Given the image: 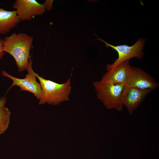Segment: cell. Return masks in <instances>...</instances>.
Instances as JSON below:
<instances>
[{"label":"cell","instance_id":"6da1fadb","mask_svg":"<svg viewBox=\"0 0 159 159\" xmlns=\"http://www.w3.org/2000/svg\"><path fill=\"white\" fill-rule=\"evenodd\" d=\"M33 37L24 33H14L3 39V50L14 59L19 72L26 70L31 57Z\"/></svg>","mask_w":159,"mask_h":159},{"label":"cell","instance_id":"7a4b0ae2","mask_svg":"<svg viewBox=\"0 0 159 159\" xmlns=\"http://www.w3.org/2000/svg\"><path fill=\"white\" fill-rule=\"evenodd\" d=\"M35 74L39 81L42 91V95L39 100V105L47 103L56 105L69 100L72 89L70 77L65 83L59 84L46 79L35 72Z\"/></svg>","mask_w":159,"mask_h":159},{"label":"cell","instance_id":"3957f363","mask_svg":"<svg viewBox=\"0 0 159 159\" xmlns=\"http://www.w3.org/2000/svg\"><path fill=\"white\" fill-rule=\"evenodd\" d=\"M97 96L104 106L108 109H115L121 111L123 106L121 95L125 88V85L115 84L101 80L94 82Z\"/></svg>","mask_w":159,"mask_h":159},{"label":"cell","instance_id":"277c9868","mask_svg":"<svg viewBox=\"0 0 159 159\" xmlns=\"http://www.w3.org/2000/svg\"><path fill=\"white\" fill-rule=\"evenodd\" d=\"M97 39L104 43L107 47H110L117 53L118 57L114 62L111 64L106 65L107 71L110 70L121 62L132 58L135 57L138 59H141L144 56L143 50L145 40L140 38L136 42L131 46L126 45L113 46L110 44L102 39L100 38L96 35Z\"/></svg>","mask_w":159,"mask_h":159},{"label":"cell","instance_id":"5b68a950","mask_svg":"<svg viewBox=\"0 0 159 159\" xmlns=\"http://www.w3.org/2000/svg\"><path fill=\"white\" fill-rule=\"evenodd\" d=\"M32 60L31 57L29 60V64L26 70L28 73L23 79L13 76L4 70L1 71L3 76L8 77L12 80L11 85L8 89L7 92L12 87L16 86L20 88V91H25L33 94L39 100L42 94V91L39 83L37 81L35 72L32 68Z\"/></svg>","mask_w":159,"mask_h":159},{"label":"cell","instance_id":"8992f818","mask_svg":"<svg viewBox=\"0 0 159 159\" xmlns=\"http://www.w3.org/2000/svg\"><path fill=\"white\" fill-rule=\"evenodd\" d=\"M159 85L153 78L146 72L139 68L131 67L124 89L134 87L153 90Z\"/></svg>","mask_w":159,"mask_h":159},{"label":"cell","instance_id":"52a82bcc","mask_svg":"<svg viewBox=\"0 0 159 159\" xmlns=\"http://www.w3.org/2000/svg\"><path fill=\"white\" fill-rule=\"evenodd\" d=\"M13 8L15 9L21 20L29 21L45 11L43 4L35 0H16Z\"/></svg>","mask_w":159,"mask_h":159},{"label":"cell","instance_id":"ba28073f","mask_svg":"<svg viewBox=\"0 0 159 159\" xmlns=\"http://www.w3.org/2000/svg\"><path fill=\"white\" fill-rule=\"evenodd\" d=\"M150 89H140L130 87L124 89L121 95V100L129 114L132 115L145 98L151 91Z\"/></svg>","mask_w":159,"mask_h":159},{"label":"cell","instance_id":"9c48e42d","mask_svg":"<svg viewBox=\"0 0 159 159\" xmlns=\"http://www.w3.org/2000/svg\"><path fill=\"white\" fill-rule=\"evenodd\" d=\"M129 60L124 61L105 73L101 80L115 84H125L131 67Z\"/></svg>","mask_w":159,"mask_h":159},{"label":"cell","instance_id":"30bf717a","mask_svg":"<svg viewBox=\"0 0 159 159\" xmlns=\"http://www.w3.org/2000/svg\"><path fill=\"white\" fill-rule=\"evenodd\" d=\"M21 21L16 10L8 11L0 8V35L9 33Z\"/></svg>","mask_w":159,"mask_h":159},{"label":"cell","instance_id":"8fae6325","mask_svg":"<svg viewBox=\"0 0 159 159\" xmlns=\"http://www.w3.org/2000/svg\"><path fill=\"white\" fill-rule=\"evenodd\" d=\"M11 115V111L5 106L0 107V135L3 133L8 128Z\"/></svg>","mask_w":159,"mask_h":159},{"label":"cell","instance_id":"7c38bea8","mask_svg":"<svg viewBox=\"0 0 159 159\" xmlns=\"http://www.w3.org/2000/svg\"><path fill=\"white\" fill-rule=\"evenodd\" d=\"M53 0H46L43 4L44 6L45 10H50L52 8V4Z\"/></svg>","mask_w":159,"mask_h":159},{"label":"cell","instance_id":"4fadbf2b","mask_svg":"<svg viewBox=\"0 0 159 159\" xmlns=\"http://www.w3.org/2000/svg\"><path fill=\"white\" fill-rule=\"evenodd\" d=\"M3 39L0 36V60H1L5 54V52L3 50Z\"/></svg>","mask_w":159,"mask_h":159},{"label":"cell","instance_id":"5bb4252c","mask_svg":"<svg viewBox=\"0 0 159 159\" xmlns=\"http://www.w3.org/2000/svg\"><path fill=\"white\" fill-rule=\"evenodd\" d=\"M6 97L5 96H2L0 99V107L4 106L6 102Z\"/></svg>","mask_w":159,"mask_h":159}]
</instances>
